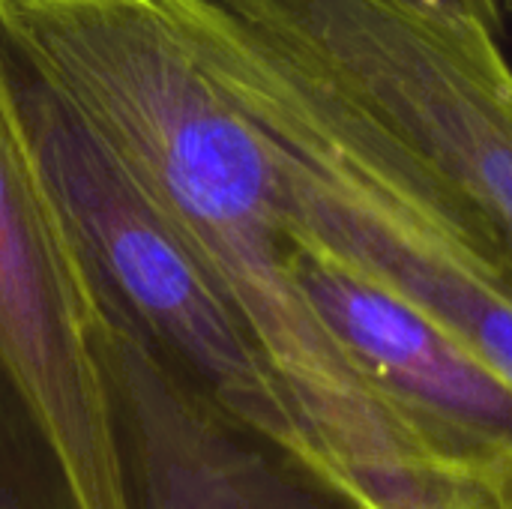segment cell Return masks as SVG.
Returning <instances> with one entry per match:
<instances>
[{"instance_id":"obj_4","label":"cell","mask_w":512,"mask_h":509,"mask_svg":"<svg viewBox=\"0 0 512 509\" xmlns=\"http://www.w3.org/2000/svg\"><path fill=\"white\" fill-rule=\"evenodd\" d=\"M381 123L498 231L512 261V69L399 0H216Z\"/></svg>"},{"instance_id":"obj_1","label":"cell","mask_w":512,"mask_h":509,"mask_svg":"<svg viewBox=\"0 0 512 509\" xmlns=\"http://www.w3.org/2000/svg\"><path fill=\"white\" fill-rule=\"evenodd\" d=\"M0 15L123 156L252 333L288 414L357 366L291 267L264 132L198 66L162 0H0Z\"/></svg>"},{"instance_id":"obj_12","label":"cell","mask_w":512,"mask_h":509,"mask_svg":"<svg viewBox=\"0 0 512 509\" xmlns=\"http://www.w3.org/2000/svg\"><path fill=\"white\" fill-rule=\"evenodd\" d=\"M363 509H366V507H363Z\"/></svg>"},{"instance_id":"obj_8","label":"cell","mask_w":512,"mask_h":509,"mask_svg":"<svg viewBox=\"0 0 512 509\" xmlns=\"http://www.w3.org/2000/svg\"><path fill=\"white\" fill-rule=\"evenodd\" d=\"M0 509H69L45 447L0 369Z\"/></svg>"},{"instance_id":"obj_7","label":"cell","mask_w":512,"mask_h":509,"mask_svg":"<svg viewBox=\"0 0 512 509\" xmlns=\"http://www.w3.org/2000/svg\"><path fill=\"white\" fill-rule=\"evenodd\" d=\"M291 267L357 372L450 465L512 471V381L444 324L291 225Z\"/></svg>"},{"instance_id":"obj_5","label":"cell","mask_w":512,"mask_h":509,"mask_svg":"<svg viewBox=\"0 0 512 509\" xmlns=\"http://www.w3.org/2000/svg\"><path fill=\"white\" fill-rule=\"evenodd\" d=\"M0 369L69 509H129L90 291L0 102Z\"/></svg>"},{"instance_id":"obj_6","label":"cell","mask_w":512,"mask_h":509,"mask_svg":"<svg viewBox=\"0 0 512 509\" xmlns=\"http://www.w3.org/2000/svg\"><path fill=\"white\" fill-rule=\"evenodd\" d=\"M129 509H363L306 453L240 423L90 297Z\"/></svg>"},{"instance_id":"obj_11","label":"cell","mask_w":512,"mask_h":509,"mask_svg":"<svg viewBox=\"0 0 512 509\" xmlns=\"http://www.w3.org/2000/svg\"><path fill=\"white\" fill-rule=\"evenodd\" d=\"M507 3H510V6H512V0H507Z\"/></svg>"},{"instance_id":"obj_9","label":"cell","mask_w":512,"mask_h":509,"mask_svg":"<svg viewBox=\"0 0 512 509\" xmlns=\"http://www.w3.org/2000/svg\"><path fill=\"white\" fill-rule=\"evenodd\" d=\"M405 9L441 24L465 42H501L504 15L498 0H399Z\"/></svg>"},{"instance_id":"obj_2","label":"cell","mask_w":512,"mask_h":509,"mask_svg":"<svg viewBox=\"0 0 512 509\" xmlns=\"http://www.w3.org/2000/svg\"><path fill=\"white\" fill-rule=\"evenodd\" d=\"M162 3L198 66L270 141L291 225L512 381V261L483 213L222 3Z\"/></svg>"},{"instance_id":"obj_3","label":"cell","mask_w":512,"mask_h":509,"mask_svg":"<svg viewBox=\"0 0 512 509\" xmlns=\"http://www.w3.org/2000/svg\"><path fill=\"white\" fill-rule=\"evenodd\" d=\"M0 102L90 297L138 330L222 411L303 453L288 405L237 309L3 15Z\"/></svg>"},{"instance_id":"obj_10","label":"cell","mask_w":512,"mask_h":509,"mask_svg":"<svg viewBox=\"0 0 512 509\" xmlns=\"http://www.w3.org/2000/svg\"><path fill=\"white\" fill-rule=\"evenodd\" d=\"M504 507L512 509V471L504 477Z\"/></svg>"}]
</instances>
